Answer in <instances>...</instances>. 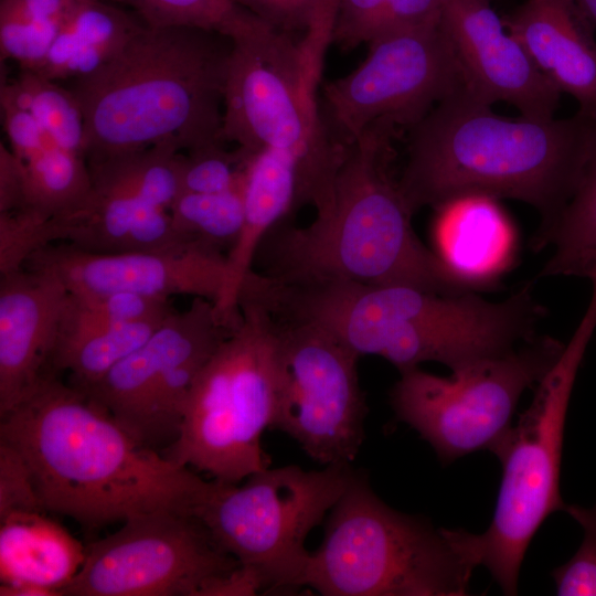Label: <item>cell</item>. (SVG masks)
I'll list each match as a JSON object with an SVG mask.
<instances>
[{
  "label": "cell",
  "instance_id": "6",
  "mask_svg": "<svg viewBox=\"0 0 596 596\" xmlns=\"http://www.w3.org/2000/svg\"><path fill=\"white\" fill-rule=\"evenodd\" d=\"M596 329V298L565 349L534 386L530 406L490 450L500 460L502 478L489 528L481 534L443 529L472 568H488L503 594L517 595L525 552L542 523L565 511L560 470L566 412L576 374Z\"/></svg>",
  "mask_w": 596,
  "mask_h": 596
},
{
  "label": "cell",
  "instance_id": "10",
  "mask_svg": "<svg viewBox=\"0 0 596 596\" xmlns=\"http://www.w3.org/2000/svg\"><path fill=\"white\" fill-rule=\"evenodd\" d=\"M355 470L328 465L265 468L243 486L216 481L196 513L215 542L255 571L266 590L302 586L311 552L305 542L349 487Z\"/></svg>",
  "mask_w": 596,
  "mask_h": 596
},
{
  "label": "cell",
  "instance_id": "5",
  "mask_svg": "<svg viewBox=\"0 0 596 596\" xmlns=\"http://www.w3.org/2000/svg\"><path fill=\"white\" fill-rule=\"evenodd\" d=\"M232 49L217 32L142 24L114 58L67 86L83 111L85 159L164 142L181 151L225 143Z\"/></svg>",
  "mask_w": 596,
  "mask_h": 596
},
{
  "label": "cell",
  "instance_id": "1",
  "mask_svg": "<svg viewBox=\"0 0 596 596\" xmlns=\"http://www.w3.org/2000/svg\"><path fill=\"white\" fill-rule=\"evenodd\" d=\"M0 418V441L24 460L45 510L86 529L157 512L196 517L216 483L143 446L56 373Z\"/></svg>",
  "mask_w": 596,
  "mask_h": 596
},
{
  "label": "cell",
  "instance_id": "34",
  "mask_svg": "<svg viewBox=\"0 0 596 596\" xmlns=\"http://www.w3.org/2000/svg\"><path fill=\"white\" fill-rule=\"evenodd\" d=\"M170 300L132 292L78 295L68 292L61 321L71 326H123L166 319Z\"/></svg>",
  "mask_w": 596,
  "mask_h": 596
},
{
  "label": "cell",
  "instance_id": "9",
  "mask_svg": "<svg viewBox=\"0 0 596 596\" xmlns=\"http://www.w3.org/2000/svg\"><path fill=\"white\" fill-rule=\"evenodd\" d=\"M320 74L300 41L265 24L233 43L221 129L225 143L290 152L299 163L300 203L315 209L327 201L347 149L322 119L316 96Z\"/></svg>",
  "mask_w": 596,
  "mask_h": 596
},
{
  "label": "cell",
  "instance_id": "39",
  "mask_svg": "<svg viewBox=\"0 0 596 596\" xmlns=\"http://www.w3.org/2000/svg\"><path fill=\"white\" fill-rule=\"evenodd\" d=\"M274 29L292 35L307 33L322 0H233Z\"/></svg>",
  "mask_w": 596,
  "mask_h": 596
},
{
  "label": "cell",
  "instance_id": "14",
  "mask_svg": "<svg viewBox=\"0 0 596 596\" xmlns=\"http://www.w3.org/2000/svg\"><path fill=\"white\" fill-rule=\"evenodd\" d=\"M368 46L355 70L322 86V119L342 146L376 123L411 128L438 103L469 88L439 21L387 34Z\"/></svg>",
  "mask_w": 596,
  "mask_h": 596
},
{
  "label": "cell",
  "instance_id": "12",
  "mask_svg": "<svg viewBox=\"0 0 596 596\" xmlns=\"http://www.w3.org/2000/svg\"><path fill=\"white\" fill-rule=\"evenodd\" d=\"M233 326L212 300L194 297L151 337L83 392L143 446L163 453L181 430L185 406L204 365Z\"/></svg>",
  "mask_w": 596,
  "mask_h": 596
},
{
  "label": "cell",
  "instance_id": "26",
  "mask_svg": "<svg viewBox=\"0 0 596 596\" xmlns=\"http://www.w3.org/2000/svg\"><path fill=\"white\" fill-rule=\"evenodd\" d=\"M180 148L172 142L86 159L92 189L164 210L181 193Z\"/></svg>",
  "mask_w": 596,
  "mask_h": 596
},
{
  "label": "cell",
  "instance_id": "32",
  "mask_svg": "<svg viewBox=\"0 0 596 596\" xmlns=\"http://www.w3.org/2000/svg\"><path fill=\"white\" fill-rule=\"evenodd\" d=\"M439 18L440 0H337L331 43L353 50Z\"/></svg>",
  "mask_w": 596,
  "mask_h": 596
},
{
  "label": "cell",
  "instance_id": "28",
  "mask_svg": "<svg viewBox=\"0 0 596 596\" xmlns=\"http://www.w3.org/2000/svg\"><path fill=\"white\" fill-rule=\"evenodd\" d=\"M82 0H0L1 62L38 72L63 23Z\"/></svg>",
  "mask_w": 596,
  "mask_h": 596
},
{
  "label": "cell",
  "instance_id": "11",
  "mask_svg": "<svg viewBox=\"0 0 596 596\" xmlns=\"http://www.w3.org/2000/svg\"><path fill=\"white\" fill-rule=\"evenodd\" d=\"M565 344L536 336L514 350L439 376L414 368L390 391L396 417L449 464L488 449L512 426L518 402L546 375Z\"/></svg>",
  "mask_w": 596,
  "mask_h": 596
},
{
  "label": "cell",
  "instance_id": "43",
  "mask_svg": "<svg viewBox=\"0 0 596 596\" xmlns=\"http://www.w3.org/2000/svg\"><path fill=\"white\" fill-rule=\"evenodd\" d=\"M586 19L596 30V0H574Z\"/></svg>",
  "mask_w": 596,
  "mask_h": 596
},
{
  "label": "cell",
  "instance_id": "23",
  "mask_svg": "<svg viewBox=\"0 0 596 596\" xmlns=\"http://www.w3.org/2000/svg\"><path fill=\"white\" fill-rule=\"evenodd\" d=\"M85 556V545L47 513H13L0 519L2 584H26L62 595Z\"/></svg>",
  "mask_w": 596,
  "mask_h": 596
},
{
  "label": "cell",
  "instance_id": "3",
  "mask_svg": "<svg viewBox=\"0 0 596 596\" xmlns=\"http://www.w3.org/2000/svg\"><path fill=\"white\" fill-rule=\"evenodd\" d=\"M491 106L465 88L408 128L401 192L413 213L467 194L522 201L539 212L543 230L575 189L595 119L578 111L513 118Z\"/></svg>",
  "mask_w": 596,
  "mask_h": 596
},
{
  "label": "cell",
  "instance_id": "22",
  "mask_svg": "<svg viewBox=\"0 0 596 596\" xmlns=\"http://www.w3.org/2000/svg\"><path fill=\"white\" fill-rule=\"evenodd\" d=\"M51 243L92 254L194 249L175 231L168 210L91 190L74 212L50 220Z\"/></svg>",
  "mask_w": 596,
  "mask_h": 596
},
{
  "label": "cell",
  "instance_id": "30",
  "mask_svg": "<svg viewBox=\"0 0 596 596\" xmlns=\"http://www.w3.org/2000/svg\"><path fill=\"white\" fill-rule=\"evenodd\" d=\"M25 205L22 210L45 217H61L77 210L92 190L86 159L73 151L52 146L28 161Z\"/></svg>",
  "mask_w": 596,
  "mask_h": 596
},
{
  "label": "cell",
  "instance_id": "13",
  "mask_svg": "<svg viewBox=\"0 0 596 596\" xmlns=\"http://www.w3.org/2000/svg\"><path fill=\"white\" fill-rule=\"evenodd\" d=\"M273 315L278 361L272 428L321 465H350L363 443L368 414L358 372L361 356L317 323Z\"/></svg>",
  "mask_w": 596,
  "mask_h": 596
},
{
  "label": "cell",
  "instance_id": "20",
  "mask_svg": "<svg viewBox=\"0 0 596 596\" xmlns=\"http://www.w3.org/2000/svg\"><path fill=\"white\" fill-rule=\"evenodd\" d=\"M244 220L236 243L226 255L225 281L215 304L228 326L237 320L238 300L253 272L256 254L267 234L300 206L297 159L288 151L263 148L252 151L245 172Z\"/></svg>",
  "mask_w": 596,
  "mask_h": 596
},
{
  "label": "cell",
  "instance_id": "27",
  "mask_svg": "<svg viewBox=\"0 0 596 596\" xmlns=\"http://www.w3.org/2000/svg\"><path fill=\"white\" fill-rule=\"evenodd\" d=\"M163 320L100 327L71 326L60 320L52 370L68 372L70 384L84 391L141 347Z\"/></svg>",
  "mask_w": 596,
  "mask_h": 596
},
{
  "label": "cell",
  "instance_id": "21",
  "mask_svg": "<svg viewBox=\"0 0 596 596\" xmlns=\"http://www.w3.org/2000/svg\"><path fill=\"white\" fill-rule=\"evenodd\" d=\"M435 210L434 252L476 290L494 288L515 253V232L498 199L467 194Z\"/></svg>",
  "mask_w": 596,
  "mask_h": 596
},
{
  "label": "cell",
  "instance_id": "40",
  "mask_svg": "<svg viewBox=\"0 0 596 596\" xmlns=\"http://www.w3.org/2000/svg\"><path fill=\"white\" fill-rule=\"evenodd\" d=\"M0 105L9 148L23 162L56 145L31 113L7 102Z\"/></svg>",
  "mask_w": 596,
  "mask_h": 596
},
{
  "label": "cell",
  "instance_id": "17",
  "mask_svg": "<svg viewBox=\"0 0 596 596\" xmlns=\"http://www.w3.org/2000/svg\"><path fill=\"white\" fill-rule=\"evenodd\" d=\"M439 23L473 94L491 105L511 104L528 118H554L562 93L538 71L488 0H440Z\"/></svg>",
  "mask_w": 596,
  "mask_h": 596
},
{
  "label": "cell",
  "instance_id": "24",
  "mask_svg": "<svg viewBox=\"0 0 596 596\" xmlns=\"http://www.w3.org/2000/svg\"><path fill=\"white\" fill-rule=\"evenodd\" d=\"M142 24L132 12L107 0H82L35 73L56 82L89 75L114 58Z\"/></svg>",
  "mask_w": 596,
  "mask_h": 596
},
{
  "label": "cell",
  "instance_id": "16",
  "mask_svg": "<svg viewBox=\"0 0 596 596\" xmlns=\"http://www.w3.org/2000/svg\"><path fill=\"white\" fill-rule=\"evenodd\" d=\"M23 268L53 275L72 294L132 292L168 300L190 295L215 305L225 281L226 257L198 249L92 254L54 243L34 253Z\"/></svg>",
  "mask_w": 596,
  "mask_h": 596
},
{
  "label": "cell",
  "instance_id": "41",
  "mask_svg": "<svg viewBox=\"0 0 596 596\" xmlns=\"http://www.w3.org/2000/svg\"><path fill=\"white\" fill-rule=\"evenodd\" d=\"M25 205L24 163L0 142V213L22 210Z\"/></svg>",
  "mask_w": 596,
  "mask_h": 596
},
{
  "label": "cell",
  "instance_id": "7",
  "mask_svg": "<svg viewBox=\"0 0 596 596\" xmlns=\"http://www.w3.org/2000/svg\"><path fill=\"white\" fill-rule=\"evenodd\" d=\"M472 571L441 529L392 509L355 471L329 512L302 586L324 596H462Z\"/></svg>",
  "mask_w": 596,
  "mask_h": 596
},
{
  "label": "cell",
  "instance_id": "18",
  "mask_svg": "<svg viewBox=\"0 0 596 596\" xmlns=\"http://www.w3.org/2000/svg\"><path fill=\"white\" fill-rule=\"evenodd\" d=\"M0 276L2 416L55 373L52 353L68 291L56 277L40 270L22 268Z\"/></svg>",
  "mask_w": 596,
  "mask_h": 596
},
{
  "label": "cell",
  "instance_id": "38",
  "mask_svg": "<svg viewBox=\"0 0 596 596\" xmlns=\"http://www.w3.org/2000/svg\"><path fill=\"white\" fill-rule=\"evenodd\" d=\"M49 513L22 457L0 441V519L13 513Z\"/></svg>",
  "mask_w": 596,
  "mask_h": 596
},
{
  "label": "cell",
  "instance_id": "33",
  "mask_svg": "<svg viewBox=\"0 0 596 596\" xmlns=\"http://www.w3.org/2000/svg\"><path fill=\"white\" fill-rule=\"evenodd\" d=\"M151 26L183 25L217 32L237 43L265 22L233 0H107Z\"/></svg>",
  "mask_w": 596,
  "mask_h": 596
},
{
  "label": "cell",
  "instance_id": "36",
  "mask_svg": "<svg viewBox=\"0 0 596 596\" xmlns=\"http://www.w3.org/2000/svg\"><path fill=\"white\" fill-rule=\"evenodd\" d=\"M583 529V542L565 564L552 572L560 596H596V503L592 508L566 504L565 511Z\"/></svg>",
  "mask_w": 596,
  "mask_h": 596
},
{
  "label": "cell",
  "instance_id": "2",
  "mask_svg": "<svg viewBox=\"0 0 596 596\" xmlns=\"http://www.w3.org/2000/svg\"><path fill=\"white\" fill-rule=\"evenodd\" d=\"M393 125L376 123L347 146L327 202L306 226L278 223L253 270L287 286L404 285L438 294L478 291L416 235L390 170Z\"/></svg>",
  "mask_w": 596,
  "mask_h": 596
},
{
  "label": "cell",
  "instance_id": "37",
  "mask_svg": "<svg viewBox=\"0 0 596 596\" xmlns=\"http://www.w3.org/2000/svg\"><path fill=\"white\" fill-rule=\"evenodd\" d=\"M50 244L49 217L30 210L0 213V275L22 269Z\"/></svg>",
  "mask_w": 596,
  "mask_h": 596
},
{
  "label": "cell",
  "instance_id": "35",
  "mask_svg": "<svg viewBox=\"0 0 596 596\" xmlns=\"http://www.w3.org/2000/svg\"><path fill=\"white\" fill-rule=\"evenodd\" d=\"M214 143L181 155V193H219L242 188L249 150Z\"/></svg>",
  "mask_w": 596,
  "mask_h": 596
},
{
  "label": "cell",
  "instance_id": "31",
  "mask_svg": "<svg viewBox=\"0 0 596 596\" xmlns=\"http://www.w3.org/2000/svg\"><path fill=\"white\" fill-rule=\"evenodd\" d=\"M169 213L189 247L226 257L243 225V187L219 193H180Z\"/></svg>",
  "mask_w": 596,
  "mask_h": 596
},
{
  "label": "cell",
  "instance_id": "42",
  "mask_svg": "<svg viewBox=\"0 0 596 596\" xmlns=\"http://www.w3.org/2000/svg\"><path fill=\"white\" fill-rule=\"evenodd\" d=\"M1 596H55L52 592L26 584H0Z\"/></svg>",
  "mask_w": 596,
  "mask_h": 596
},
{
  "label": "cell",
  "instance_id": "4",
  "mask_svg": "<svg viewBox=\"0 0 596 596\" xmlns=\"http://www.w3.org/2000/svg\"><path fill=\"white\" fill-rule=\"evenodd\" d=\"M262 297L276 315L317 323L360 356L376 355L401 372L438 362L451 372L505 354L538 336L546 308L525 284L501 301L478 291L438 294L404 285L266 281Z\"/></svg>",
  "mask_w": 596,
  "mask_h": 596
},
{
  "label": "cell",
  "instance_id": "8",
  "mask_svg": "<svg viewBox=\"0 0 596 596\" xmlns=\"http://www.w3.org/2000/svg\"><path fill=\"white\" fill-rule=\"evenodd\" d=\"M240 316L191 390L177 441L162 455L237 483L268 467L262 436L277 395L278 323L258 299L242 294Z\"/></svg>",
  "mask_w": 596,
  "mask_h": 596
},
{
  "label": "cell",
  "instance_id": "15",
  "mask_svg": "<svg viewBox=\"0 0 596 596\" xmlns=\"http://www.w3.org/2000/svg\"><path fill=\"white\" fill-rule=\"evenodd\" d=\"M84 564L66 596H215L238 566L195 515L157 512L131 518L85 545Z\"/></svg>",
  "mask_w": 596,
  "mask_h": 596
},
{
  "label": "cell",
  "instance_id": "29",
  "mask_svg": "<svg viewBox=\"0 0 596 596\" xmlns=\"http://www.w3.org/2000/svg\"><path fill=\"white\" fill-rule=\"evenodd\" d=\"M0 102L28 110L57 146L85 158L83 111L68 87L21 70L13 81H1Z\"/></svg>",
  "mask_w": 596,
  "mask_h": 596
},
{
  "label": "cell",
  "instance_id": "19",
  "mask_svg": "<svg viewBox=\"0 0 596 596\" xmlns=\"http://www.w3.org/2000/svg\"><path fill=\"white\" fill-rule=\"evenodd\" d=\"M538 71L596 119L595 28L574 0H528L502 18Z\"/></svg>",
  "mask_w": 596,
  "mask_h": 596
},
{
  "label": "cell",
  "instance_id": "25",
  "mask_svg": "<svg viewBox=\"0 0 596 596\" xmlns=\"http://www.w3.org/2000/svg\"><path fill=\"white\" fill-rule=\"evenodd\" d=\"M531 247L551 248L538 278L582 277L596 288V119L571 198L547 227L536 230Z\"/></svg>",
  "mask_w": 596,
  "mask_h": 596
}]
</instances>
